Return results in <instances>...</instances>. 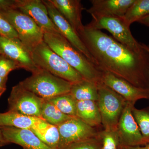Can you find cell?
I'll list each match as a JSON object with an SVG mask.
<instances>
[{
  "label": "cell",
  "mask_w": 149,
  "mask_h": 149,
  "mask_svg": "<svg viewBox=\"0 0 149 149\" xmlns=\"http://www.w3.org/2000/svg\"><path fill=\"white\" fill-rule=\"evenodd\" d=\"M77 34L99 70L138 88L149 89V53L146 49L135 52L101 30L87 25Z\"/></svg>",
  "instance_id": "6da1fadb"
},
{
  "label": "cell",
  "mask_w": 149,
  "mask_h": 149,
  "mask_svg": "<svg viewBox=\"0 0 149 149\" xmlns=\"http://www.w3.org/2000/svg\"><path fill=\"white\" fill-rule=\"evenodd\" d=\"M44 41L85 80L98 84L102 82V71L59 33H44Z\"/></svg>",
  "instance_id": "7a4b0ae2"
},
{
  "label": "cell",
  "mask_w": 149,
  "mask_h": 149,
  "mask_svg": "<svg viewBox=\"0 0 149 149\" xmlns=\"http://www.w3.org/2000/svg\"><path fill=\"white\" fill-rule=\"evenodd\" d=\"M31 54L32 60L39 68L47 70L72 84L84 79L77 70L68 64L44 41L32 50Z\"/></svg>",
  "instance_id": "3957f363"
},
{
  "label": "cell",
  "mask_w": 149,
  "mask_h": 149,
  "mask_svg": "<svg viewBox=\"0 0 149 149\" xmlns=\"http://www.w3.org/2000/svg\"><path fill=\"white\" fill-rule=\"evenodd\" d=\"M32 75L19 82L25 88L44 100L70 93L72 84L39 68Z\"/></svg>",
  "instance_id": "277c9868"
},
{
  "label": "cell",
  "mask_w": 149,
  "mask_h": 149,
  "mask_svg": "<svg viewBox=\"0 0 149 149\" xmlns=\"http://www.w3.org/2000/svg\"><path fill=\"white\" fill-rule=\"evenodd\" d=\"M97 101L104 130H117L118 123L127 102L102 82L97 84Z\"/></svg>",
  "instance_id": "5b68a950"
},
{
  "label": "cell",
  "mask_w": 149,
  "mask_h": 149,
  "mask_svg": "<svg viewBox=\"0 0 149 149\" xmlns=\"http://www.w3.org/2000/svg\"><path fill=\"white\" fill-rule=\"evenodd\" d=\"M0 12L15 30L19 40L30 52L44 41V32L30 17L17 9Z\"/></svg>",
  "instance_id": "8992f818"
},
{
  "label": "cell",
  "mask_w": 149,
  "mask_h": 149,
  "mask_svg": "<svg viewBox=\"0 0 149 149\" xmlns=\"http://www.w3.org/2000/svg\"><path fill=\"white\" fill-rule=\"evenodd\" d=\"M87 25L94 29L107 30L116 41L135 52L145 50L143 43L139 42L133 37L130 27L121 17L93 16L92 21Z\"/></svg>",
  "instance_id": "52a82bcc"
},
{
  "label": "cell",
  "mask_w": 149,
  "mask_h": 149,
  "mask_svg": "<svg viewBox=\"0 0 149 149\" xmlns=\"http://www.w3.org/2000/svg\"><path fill=\"white\" fill-rule=\"evenodd\" d=\"M44 100L18 83L12 88L8 100V111L42 119L41 110Z\"/></svg>",
  "instance_id": "ba28073f"
},
{
  "label": "cell",
  "mask_w": 149,
  "mask_h": 149,
  "mask_svg": "<svg viewBox=\"0 0 149 149\" xmlns=\"http://www.w3.org/2000/svg\"><path fill=\"white\" fill-rule=\"evenodd\" d=\"M135 103L127 102L118 123L117 131L120 148L145 145L143 136L132 113Z\"/></svg>",
  "instance_id": "9c48e42d"
},
{
  "label": "cell",
  "mask_w": 149,
  "mask_h": 149,
  "mask_svg": "<svg viewBox=\"0 0 149 149\" xmlns=\"http://www.w3.org/2000/svg\"><path fill=\"white\" fill-rule=\"evenodd\" d=\"M60 135L58 149H64L73 143L96 137L95 128L74 117L58 125Z\"/></svg>",
  "instance_id": "30bf717a"
},
{
  "label": "cell",
  "mask_w": 149,
  "mask_h": 149,
  "mask_svg": "<svg viewBox=\"0 0 149 149\" xmlns=\"http://www.w3.org/2000/svg\"><path fill=\"white\" fill-rule=\"evenodd\" d=\"M42 1L47 9L50 18L58 29L61 35L95 65L94 59L80 39L77 32L57 10L50 0H42Z\"/></svg>",
  "instance_id": "8fae6325"
},
{
  "label": "cell",
  "mask_w": 149,
  "mask_h": 149,
  "mask_svg": "<svg viewBox=\"0 0 149 149\" xmlns=\"http://www.w3.org/2000/svg\"><path fill=\"white\" fill-rule=\"evenodd\" d=\"M16 9L30 17L44 33H59L50 18L47 9L41 0H16Z\"/></svg>",
  "instance_id": "7c38bea8"
},
{
  "label": "cell",
  "mask_w": 149,
  "mask_h": 149,
  "mask_svg": "<svg viewBox=\"0 0 149 149\" xmlns=\"http://www.w3.org/2000/svg\"><path fill=\"white\" fill-rule=\"evenodd\" d=\"M0 50L2 53L17 63L20 68L32 73L40 68L32 60L31 52L18 39H11L0 35Z\"/></svg>",
  "instance_id": "4fadbf2b"
},
{
  "label": "cell",
  "mask_w": 149,
  "mask_h": 149,
  "mask_svg": "<svg viewBox=\"0 0 149 149\" xmlns=\"http://www.w3.org/2000/svg\"><path fill=\"white\" fill-rule=\"evenodd\" d=\"M102 83L120 95L126 102L136 103L142 99L148 100L149 89L138 88L107 71H102Z\"/></svg>",
  "instance_id": "5bb4252c"
},
{
  "label": "cell",
  "mask_w": 149,
  "mask_h": 149,
  "mask_svg": "<svg viewBox=\"0 0 149 149\" xmlns=\"http://www.w3.org/2000/svg\"><path fill=\"white\" fill-rule=\"evenodd\" d=\"M4 138L9 144L18 145L23 149H52L29 129L12 127H0Z\"/></svg>",
  "instance_id": "9a60e30c"
},
{
  "label": "cell",
  "mask_w": 149,
  "mask_h": 149,
  "mask_svg": "<svg viewBox=\"0 0 149 149\" xmlns=\"http://www.w3.org/2000/svg\"><path fill=\"white\" fill-rule=\"evenodd\" d=\"M135 0H92V6L86 10L92 17H122Z\"/></svg>",
  "instance_id": "2e32d148"
},
{
  "label": "cell",
  "mask_w": 149,
  "mask_h": 149,
  "mask_svg": "<svg viewBox=\"0 0 149 149\" xmlns=\"http://www.w3.org/2000/svg\"><path fill=\"white\" fill-rule=\"evenodd\" d=\"M49 124L39 118L24 115L16 112L8 111L0 113V127H12L32 131L42 129Z\"/></svg>",
  "instance_id": "e0dca14e"
},
{
  "label": "cell",
  "mask_w": 149,
  "mask_h": 149,
  "mask_svg": "<svg viewBox=\"0 0 149 149\" xmlns=\"http://www.w3.org/2000/svg\"><path fill=\"white\" fill-rule=\"evenodd\" d=\"M76 32L84 27L82 22L83 6L79 0H50Z\"/></svg>",
  "instance_id": "ac0fdd59"
},
{
  "label": "cell",
  "mask_w": 149,
  "mask_h": 149,
  "mask_svg": "<svg viewBox=\"0 0 149 149\" xmlns=\"http://www.w3.org/2000/svg\"><path fill=\"white\" fill-rule=\"evenodd\" d=\"M76 117L93 128L102 125L97 103L94 101H77Z\"/></svg>",
  "instance_id": "d6986e66"
},
{
  "label": "cell",
  "mask_w": 149,
  "mask_h": 149,
  "mask_svg": "<svg viewBox=\"0 0 149 149\" xmlns=\"http://www.w3.org/2000/svg\"><path fill=\"white\" fill-rule=\"evenodd\" d=\"M70 93L77 101L98 100L97 84L85 79L72 84Z\"/></svg>",
  "instance_id": "ffe728a7"
},
{
  "label": "cell",
  "mask_w": 149,
  "mask_h": 149,
  "mask_svg": "<svg viewBox=\"0 0 149 149\" xmlns=\"http://www.w3.org/2000/svg\"><path fill=\"white\" fill-rule=\"evenodd\" d=\"M42 119L49 124L58 126L74 117L69 116L61 111L50 102L44 100L41 110Z\"/></svg>",
  "instance_id": "44dd1931"
},
{
  "label": "cell",
  "mask_w": 149,
  "mask_h": 149,
  "mask_svg": "<svg viewBox=\"0 0 149 149\" xmlns=\"http://www.w3.org/2000/svg\"><path fill=\"white\" fill-rule=\"evenodd\" d=\"M149 15V0H135L125 15L121 18L125 24L130 27L132 23Z\"/></svg>",
  "instance_id": "7402d4cb"
},
{
  "label": "cell",
  "mask_w": 149,
  "mask_h": 149,
  "mask_svg": "<svg viewBox=\"0 0 149 149\" xmlns=\"http://www.w3.org/2000/svg\"><path fill=\"white\" fill-rule=\"evenodd\" d=\"M47 100L54 104L64 114L72 117H76L77 101L70 93Z\"/></svg>",
  "instance_id": "603a6c76"
},
{
  "label": "cell",
  "mask_w": 149,
  "mask_h": 149,
  "mask_svg": "<svg viewBox=\"0 0 149 149\" xmlns=\"http://www.w3.org/2000/svg\"><path fill=\"white\" fill-rule=\"evenodd\" d=\"M32 131L51 148L58 149L60 135L57 126L49 124L45 128Z\"/></svg>",
  "instance_id": "cb8c5ba5"
},
{
  "label": "cell",
  "mask_w": 149,
  "mask_h": 149,
  "mask_svg": "<svg viewBox=\"0 0 149 149\" xmlns=\"http://www.w3.org/2000/svg\"><path fill=\"white\" fill-rule=\"evenodd\" d=\"M132 113L143 136L144 144H149V106L142 109L133 107Z\"/></svg>",
  "instance_id": "d4e9b609"
},
{
  "label": "cell",
  "mask_w": 149,
  "mask_h": 149,
  "mask_svg": "<svg viewBox=\"0 0 149 149\" xmlns=\"http://www.w3.org/2000/svg\"><path fill=\"white\" fill-rule=\"evenodd\" d=\"M98 136L101 139L102 149H118L120 142L117 130H105L98 132Z\"/></svg>",
  "instance_id": "484cf974"
},
{
  "label": "cell",
  "mask_w": 149,
  "mask_h": 149,
  "mask_svg": "<svg viewBox=\"0 0 149 149\" xmlns=\"http://www.w3.org/2000/svg\"><path fill=\"white\" fill-rule=\"evenodd\" d=\"M102 148L101 139L97 135L96 137L70 144L64 149H102Z\"/></svg>",
  "instance_id": "4316f807"
},
{
  "label": "cell",
  "mask_w": 149,
  "mask_h": 149,
  "mask_svg": "<svg viewBox=\"0 0 149 149\" xmlns=\"http://www.w3.org/2000/svg\"><path fill=\"white\" fill-rule=\"evenodd\" d=\"M19 65L2 53L0 54V77H6L10 72L20 69Z\"/></svg>",
  "instance_id": "83f0119b"
},
{
  "label": "cell",
  "mask_w": 149,
  "mask_h": 149,
  "mask_svg": "<svg viewBox=\"0 0 149 149\" xmlns=\"http://www.w3.org/2000/svg\"><path fill=\"white\" fill-rule=\"evenodd\" d=\"M0 32L1 35L11 39H18V35L11 25L0 12Z\"/></svg>",
  "instance_id": "f1b7e54d"
},
{
  "label": "cell",
  "mask_w": 149,
  "mask_h": 149,
  "mask_svg": "<svg viewBox=\"0 0 149 149\" xmlns=\"http://www.w3.org/2000/svg\"><path fill=\"white\" fill-rule=\"evenodd\" d=\"M16 9V0H0V11Z\"/></svg>",
  "instance_id": "f546056e"
},
{
  "label": "cell",
  "mask_w": 149,
  "mask_h": 149,
  "mask_svg": "<svg viewBox=\"0 0 149 149\" xmlns=\"http://www.w3.org/2000/svg\"><path fill=\"white\" fill-rule=\"evenodd\" d=\"M7 80L8 77H0V97L6 90Z\"/></svg>",
  "instance_id": "4dcf8cb0"
},
{
  "label": "cell",
  "mask_w": 149,
  "mask_h": 149,
  "mask_svg": "<svg viewBox=\"0 0 149 149\" xmlns=\"http://www.w3.org/2000/svg\"><path fill=\"white\" fill-rule=\"evenodd\" d=\"M121 148L122 149H149V144L136 146L121 147Z\"/></svg>",
  "instance_id": "1f68e13d"
},
{
  "label": "cell",
  "mask_w": 149,
  "mask_h": 149,
  "mask_svg": "<svg viewBox=\"0 0 149 149\" xmlns=\"http://www.w3.org/2000/svg\"><path fill=\"white\" fill-rule=\"evenodd\" d=\"M138 22L141 24L149 27V15L143 17V18L141 19Z\"/></svg>",
  "instance_id": "d6a6232c"
},
{
  "label": "cell",
  "mask_w": 149,
  "mask_h": 149,
  "mask_svg": "<svg viewBox=\"0 0 149 149\" xmlns=\"http://www.w3.org/2000/svg\"><path fill=\"white\" fill-rule=\"evenodd\" d=\"M9 144L4 138L2 133L0 129V147L4 146Z\"/></svg>",
  "instance_id": "836d02e7"
},
{
  "label": "cell",
  "mask_w": 149,
  "mask_h": 149,
  "mask_svg": "<svg viewBox=\"0 0 149 149\" xmlns=\"http://www.w3.org/2000/svg\"><path fill=\"white\" fill-rule=\"evenodd\" d=\"M143 44L144 47L145 48V49H146V50L148 51V52L149 53V45H146V44H143ZM148 100H149V98Z\"/></svg>",
  "instance_id": "e575fe53"
},
{
  "label": "cell",
  "mask_w": 149,
  "mask_h": 149,
  "mask_svg": "<svg viewBox=\"0 0 149 149\" xmlns=\"http://www.w3.org/2000/svg\"><path fill=\"white\" fill-rule=\"evenodd\" d=\"M118 149H122V148H120H120H118Z\"/></svg>",
  "instance_id": "d590c367"
},
{
  "label": "cell",
  "mask_w": 149,
  "mask_h": 149,
  "mask_svg": "<svg viewBox=\"0 0 149 149\" xmlns=\"http://www.w3.org/2000/svg\"><path fill=\"white\" fill-rule=\"evenodd\" d=\"M2 53L1 52V50H0V54Z\"/></svg>",
  "instance_id": "8d00e7d4"
},
{
  "label": "cell",
  "mask_w": 149,
  "mask_h": 149,
  "mask_svg": "<svg viewBox=\"0 0 149 149\" xmlns=\"http://www.w3.org/2000/svg\"><path fill=\"white\" fill-rule=\"evenodd\" d=\"M0 35H2L1 34V32H0Z\"/></svg>",
  "instance_id": "74e56055"
}]
</instances>
